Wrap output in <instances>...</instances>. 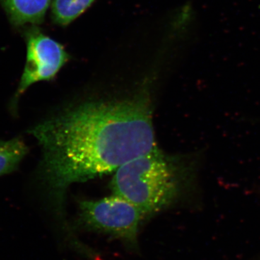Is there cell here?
I'll return each mask as SVG.
<instances>
[{
    "label": "cell",
    "mask_w": 260,
    "mask_h": 260,
    "mask_svg": "<svg viewBox=\"0 0 260 260\" xmlns=\"http://www.w3.org/2000/svg\"><path fill=\"white\" fill-rule=\"evenodd\" d=\"M179 168L156 147L116 169L110 188L113 194L129 202L145 215L158 213L179 194Z\"/></svg>",
    "instance_id": "cell-2"
},
{
    "label": "cell",
    "mask_w": 260,
    "mask_h": 260,
    "mask_svg": "<svg viewBox=\"0 0 260 260\" xmlns=\"http://www.w3.org/2000/svg\"><path fill=\"white\" fill-rule=\"evenodd\" d=\"M94 2L95 0H54L51 8L53 20L62 26L69 25Z\"/></svg>",
    "instance_id": "cell-7"
},
{
    "label": "cell",
    "mask_w": 260,
    "mask_h": 260,
    "mask_svg": "<svg viewBox=\"0 0 260 260\" xmlns=\"http://www.w3.org/2000/svg\"><path fill=\"white\" fill-rule=\"evenodd\" d=\"M28 151L21 138L0 140V177L15 172Z\"/></svg>",
    "instance_id": "cell-6"
},
{
    "label": "cell",
    "mask_w": 260,
    "mask_h": 260,
    "mask_svg": "<svg viewBox=\"0 0 260 260\" xmlns=\"http://www.w3.org/2000/svg\"><path fill=\"white\" fill-rule=\"evenodd\" d=\"M28 133L42 148L41 174L64 237L72 233L63 220L68 186L115 172L158 147L144 96L85 103L48 118Z\"/></svg>",
    "instance_id": "cell-1"
},
{
    "label": "cell",
    "mask_w": 260,
    "mask_h": 260,
    "mask_svg": "<svg viewBox=\"0 0 260 260\" xmlns=\"http://www.w3.org/2000/svg\"><path fill=\"white\" fill-rule=\"evenodd\" d=\"M26 58L23 75L11 103L15 109L20 97L30 85L52 80L68 61L69 55L59 43L40 30L32 29L27 35Z\"/></svg>",
    "instance_id": "cell-4"
},
{
    "label": "cell",
    "mask_w": 260,
    "mask_h": 260,
    "mask_svg": "<svg viewBox=\"0 0 260 260\" xmlns=\"http://www.w3.org/2000/svg\"><path fill=\"white\" fill-rule=\"evenodd\" d=\"M12 23L16 25L40 24L50 0H1Z\"/></svg>",
    "instance_id": "cell-5"
},
{
    "label": "cell",
    "mask_w": 260,
    "mask_h": 260,
    "mask_svg": "<svg viewBox=\"0 0 260 260\" xmlns=\"http://www.w3.org/2000/svg\"><path fill=\"white\" fill-rule=\"evenodd\" d=\"M77 226L102 233L121 241L132 250L138 249V232L144 218L137 207L113 194L97 200H80Z\"/></svg>",
    "instance_id": "cell-3"
}]
</instances>
